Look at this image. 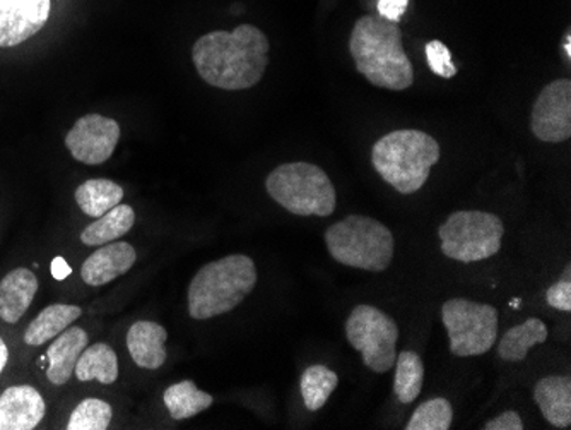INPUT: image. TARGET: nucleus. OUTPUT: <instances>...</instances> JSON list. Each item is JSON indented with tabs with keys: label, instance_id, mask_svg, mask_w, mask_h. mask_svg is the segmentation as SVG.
Wrapping results in <instances>:
<instances>
[{
	"label": "nucleus",
	"instance_id": "obj_36",
	"mask_svg": "<svg viewBox=\"0 0 571 430\" xmlns=\"http://www.w3.org/2000/svg\"><path fill=\"white\" fill-rule=\"evenodd\" d=\"M563 280H571V266L568 265L564 269Z\"/></svg>",
	"mask_w": 571,
	"mask_h": 430
},
{
	"label": "nucleus",
	"instance_id": "obj_22",
	"mask_svg": "<svg viewBox=\"0 0 571 430\" xmlns=\"http://www.w3.org/2000/svg\"><path fill=\"white\" fill-rule=\"evenodd\" d=\"M548 326L537 318H530L524 324L510 327L498 343L499 358L507 362H524L532 346L548 340Z\"/></svg>",
	"mask_w": 571,
	"mask_h": 430
},
{
	"label": "nucleus",
	"instance_id": "obj_28",
	"mask_svg": "<svg viewBox=\"0 0 571 430\" xmlns=\"http://www.w3.org/2000/svg\"><path fill=\"white\" fill-rule=\"evenodd\" d=\"M452 405L445 398H433L416 408L406 430H449L452 427Z\"/></svg>",
	"mask_w": 571,
	"mask_h": 430
},
{
	"label": "nucleus",
	"instance_id": "obj_5",
	"mask_svg": "<svg viewBox=\"0 0 571 430\" xmlns=\"http://www.w3.org/2000/svg\"><path fill=\"white\" fill-rule=\"evenodd\" d=\"M325 246L341 265L381 273L392 265L396 240L378 219L349 215L327 228Z\"/></svg>",
	"mask_w": 571,
	"mask_h": 430
},
{
	"label": "nucleus",
	"instance_id": "obj_30",
	"mask_svg": "<svg viewBox=\"0 0 571 430\" xmlns=\"http://www.w3.org/2000/svg\"><path fill=\"white\" fill-rule=\"evenodd\" d=\"M546 300L552 309L557 311L570 312L571 311V280H563L561 278L558 283L549 287L546 292Z\"/></svg>",
	"mask_w": 571,
	"mask_h": 430
},
{
	"label": "nucleus",
	"instance_id": "obj_37",
	"mask_svg": "<svg viewBox=\"0 0 571 430\" xmlns=\"http://www.w3.org/2000/svg\"><path fill=\"white\" fill-rule=\"evenodd\" d=\"M511 308H515V309L520 308V300H514V302H511Z\"/></svg>",
	"mask_w": 571,
	"mask_h": 430
},
{
	"label": "nucleus",
	"instance_id": "obj_33",
	"mask_svg": "<svg viewBox=\"0 0 571 430\" xmlns=\"http://www.w3.org/2000/svg\"><path fill=\"white\" fill-rule=\"evenodd\" d=\"M71 273H73V269L65 262L64 258H55L52 261V275H54L55 280H65Z\"/></svg>",
	"mask_w": 571,
	"mask_h": 430
},
{
	"label": "nucleus",
	"instance_id": "obj_12",
	"mask_svg": "<svg viewBox=\"0 0 571 430\" xmlns=\"http://www.w3.org/2000/svg\"><path fill=\"white\" fill-rule=\"evenodd\" d=\"M52 0H0V49L33 39L49 23Z\"/></svg>",
	"mask_w": 571,
	"mask_h": 430
},
{
	"label": "nucleus",
	"instance_id": "obj_23",
	"mask_svg": "<svg viewBox=\"0 0 571 430\" xmlns=\"http://www.w3.org/2000/svg\"><path fill=\"white\" fill-rule=\"evenodd\" d=\"M123 200V187L108 179H91L76 189V203L84 215L99 218L119 206Z\"/></svg>",
	"mask_w": 571,
	"mask_h": 430
},
{
	"label": "nucleus",
	"instance_id": "obj_34",
	"mask_svg": "<svg viewBox=\"0 0 571 430\" xmlns=\"http://www.w3.org/2000/svg\"><path fill=\"white\" fill-rule=\"evenodd\" d=\"M9 361V350L6 345L4 340L0 338V374L4 370L6 364Z\"/></svg>",
	"mask_w": 571,
	"mask_h": 430
},
{
	"label": "nucleus",
	"instance_id": "obj_11",
	"mask_svg": "<svg viewBox=\"0 0 571 430\" xmlns=\"http://www.w3.org/2000/svg\"><path fill=\"white\" fill-rule=\"evenodd\" d=\"M530 131L545 142H563L571 136V82L549 83L534 101Z\"/></svg>",
	"mask_w": 571,
	"mask_h": 430
},
{
	"label": "nucleus",
	"instance_id": "obj_13",
	"mask_svg": "<svg viewBox=\"0 0 571 430\" xmlns=\"http://www.w3.org/2000/svg\"><path fill=\"white\" fill-rule=\"evenodd\" d=\"M45 411V400L33 386H11L0 395V430H33Z\"/></svg>",
	"mask_w": 571,
	"mask_h": 430
},
{
	"label": "nucleus",
	"instance_id": "obj_9",
	"mask_svg": "<svg viewBox=\"0 0 571 430\" xmlns=\"http://www.w3.org/2000/svg\"><path fill=\"white\" fill-rule=\"evenodd\" d=\"M347 342L363 355L368 369L389 373L396 364L399 327L389 314L374 305H356L347 318Z\"/></svg>",
	"mask_w": 571,
	"mask_h": 430
},
{
	"label": "nucleus",
	"instance_id": "obj_20",
	"mask_svg": "<svg viewBox=\"0 0 571 430\" xmlns=\"http://www.w3.org/2000/svg\"><path fill=\"white\" fill-rule=\"evenodd\" d=\"M80 308L71 304H54L43 309L24 333V343L30 346L45 345L50 340L57 338L62 331L67 330L74 321L79 320Z\"/></svg>",
	"mask_w": 571,
	"mask_h": 430
},
{
	"label": "nucleus",
	"instance_id": "obj_17",
	"mask_svg": "<svg viewBox=\"0 0 571 430\" xmlns=\"http://www.w3.org/2000/svg\"><path fill=\"white\" fill-rule=\"evenodd\" d=\"M168 331L153 321H138L127 333V348L139 367L157 370L166 362Z\"/></svg>",
	"mask_w": 571,
	"mask_h": 430
},
{
	"label": "nucleus",
	"instance_id": "obj_29",
	"mask_svg": "<svg viewBox=\"0 0 571 430\" xmlns=\"http://www.w3.org/2000/svg\"><path fill=\"white\" fill-rule=\"evenodd\" d=\"M424 52H427L428 66L437 76L443 77V79H452L457 76V67L453 64L452 54L445 43L433 40L428 43Z\"/></svg>",
	"mask_w": 571,
	"mask_h": 430
},
{
	"label": "nucleus",
	"instance_id": "obj_7",
	"mask_svg": "<svg viewBox=\"0 0 571 430\" xmlns=\"http://www.w3.org/2000/svg\"><path fill=\"white\" fill-rule=\"evenodd\" d=\"M505 225L499 216L486 212H455L439 228L442 252L459 262L493 258L502 249Z\"/></svg>",
	"mask_w": 571,
	"mask_h": 430
},
{
	"label": "nucleus",
	"instance_id": "obj_16",
	"mask_svg": "<svg viewBox=\"0 0 571 430\" xmlns=\"http://www.w3.org/2000/svg\"><path fill=\"white\" fill-rule=\"evenodd\" d=\"M39 292V280L30 269H12L0 281V320L8 324L20 323Z\"/></svg>",
	"mask_w": 571,
	"mask_h": 430
},
{
	"label": "nucleus",
	"instance_id": "obj_27",
	"mask_svg": "<svg viewBox=\"0 0 571 430\" xmlns=\"http://www.w3.org/2000/svg\"><path fill=\"white\" fill-rule=\"evenodd\" d=\"M114 410L107 401L88 398L71 413L67 430H105L110 427Z\"/></svg>",
	"mask_w": 571,
	"mask_h": 430
},
{
	"label": "nucleus",
	"instance_id": "obj_19",
	"mask_svg": "<svg viewBox=\"0 0 571 430\" xmlns=\"http://www.w3.org/2000/svg\"><path fill=\"white\" fill-rule=\"evenodd\" d=\"M136 223V212L129 204H119L104 216L96 218L91 225L84 228L80 240L84 246L101 247L119 240L123 235L132 230Z\"/></svg>",
	"mask_w": 571,
	"mask_h": 430
},
{
	"label": "nucleus",
	"instance_id": "obj_1",
	"mask_svg": "<svg viewBox=\"0 0 571 430\" xmlns=\"http://www.w3.org/2000/svg\"><path fill=\"white\" fill-rule=\"evenodd\" d=\"M271 43L254 24L211 31L192 49V61L207 85L240 92L259 85L269 64Z\"/></svg>",
	"mask_w": 571,
	"mask_h": 430
},
{
	"label": "nucleus",
	"instance_id": "obj_18",
	"mask_svg": "<svg viewBox=\"0 0 571 430\" xmlns=\"http://www.w3.org/2000/svg\"><path fill=\"white\" fill-rule=\"evenodd\" d=\"M534 400L542 417L557 429L571 426V377H542L534 388Z\"/></svg>",
	"mask_w": 571,
	"mask_h": 430
},
{
	"label": "nucleus",
	"instance_id": "obj_8",
	"mask_svg": "<svg viewBox=\"0 0 571 430\" xmlns=\"http://www.w3.org/2000/svg\"><path fill=\"white\" fill-rule=\"evenodd\" d=\"M442 320L455 357H477L493 348L498 338V311L493 305L467 299L446 300Z\"/></svg>",
	"mask_w": 571,
	"mask_h": 430
},
{
	"label": "nucleus",
	"instance_id": "obj_2",
	"mask_svg": "<svg viewBox=\"0 0 571 430\" xmlns=\"http://www.w3.org/2000/svg\"><path fill=\"white\" fill-rule=\"evenodd\" d=\"M351 57L369 85L405 92L414 83V69L402 46L399 23L378 15H363L351 31Z\"/></svg>",
	"mask_w": 571,
	"mask_h": 430
},
{
	"label": "nucleus",
	"instance_id": "obj_3",
	"mask_svg": "<svg viewBox=\"0 0 571 430\" xmlns=\"http://www.w3.org/2000/svg\"><path fill=\"white\" fill-rule=\"evenodd\" d=\"M256 284V262L245 254L207 262L188 284V314L192 320L204 321L231 312Z\"/></svg>",
	"mask_w": 571,
	"mask_h": 430
},
{
	"label": "nucleus",
	"instance_id": "obj_21",
	"mask_svg": "<svg viewBox=\"0 0 571 430\" xmlns=\"http://www.w3.org/2000/svg\"><path fill=\"white\" fill-rule=\"evenodd\" d=\"M74 374L83 383L96 379L105 386L114 385L115 380L119 379V358L107 343L86 346L77 361Z\"/></svg>",
	"mask_w": 571,
	"mask_h": 430
},
{
	"label": "nucleus",
	"instance_id": "obj_26",
	"mask_svg": "<svg viewBox=\"0 0 571 430\" xmlns=\"http://www.w3.org/2000/svg\"><path fill=\"white\" fill-rule=\"evenodd\" d=\"M340 385V377L325 365H312L301 374L300 389L310 411L321 410Z\"/></svg>",
	"mask_w": 571,
	"mask_h": 430
},
{
	"label": "nucleus",
	"instance_id": "obj_6",
	"mask_svg": "<svg viewBox=\"0 0 571 430\" xmlns=\"http://www.w3.org/2000/svg\"><path fill=\"white\" fill-rule=\"evenodd\" d=\"M267 194L297 216H331L337 194L327 173L312 163L276 166L266 181Z\"/></svg>",
	"mask_w": 571,
	"mask_h": 430
},
{
	"label": "nucleus",
	"instance_id": "obj_35",
	"mask_svg": "<svg viewBox=\"0 0 571 430\" xmlns=\"http://www.w3.org/2000/svg\"><path fill=\"white\" fill-rule=\"evenodd\" d=\"M563 52L564 57H567V61H571V31L568 30L567 33H564V40H563Z\"/></svg>",
	"mask_w": 571,
	"mask_h": 430
},
{
	"label": "nucleus",
	"instance_id": "obj_4",
	"mask_svg": "<svg viewBox=\"0 0 571 430\" xmlns=\"http://www.w3.org/2000/svg\"><path fill=\"white\" fill-rule=\"evenodd\" d=\"M439 160V141L418 129L389 132L371 150V163L378 175L399 194L418 193Z\"/></svg>",
	"mask_w": 571,
	"mask_h": 430
},
{
	"label": "nucleus",
	"instance_id": "obj_32",
	"mask_svg": "<svg viewBox=\"0 0 571 430\" xmlns=\"http://www.w3.org/2000/svg\"><path fill=\"white\" fill-rule=\"evenodd\" d=\"M409 0H378V12L385 20L399 23L408 9Z\"/></svg>",
	"mask_w": 571,
	"mask_h": 430
},
{
	"label": "nucleus",
	"instance_id": "obj_31",
	"mask_svg": "<svg viewBox=\"0 0 571 430\" xmlns=\"http://www.w3.org/2000/svg\"><path fill=\"white\" fill-rule=\"evenodd\" d=\"M484 430H524L522 419L518 416L517 411H505L502 416L496 419L489 420L484 423Z\"/></svg>",
	"mask_w": 571,
	"mask_h": 430
},
{
	"label": "nucleus",
	"instance_id": "obj_24",
	"mask_svg": "<svg viewBox=\"0 0 571 430\" xmlns=\"http://www.w3.org/2000/svg\"><path fill=\"white\" fill-rule=\"evenodd\" d=\"M163 401L173 420H187L207 410L214 398L201 391L194 380H182L163 393Z\"/></svg>",
	"mask_w": 571,
	"mask_h": 430
},
{
	"label": "nucleus",
	"instance_id": "obj_25",
	"mask_svg": "<svg viewBox=\"0 0 571 430\" xmlns=\"http://www.w3.org/2000/svg\"><path fill=\"white\" fill-rule=\"evenodd\" d=\"M396 376H394V393L402 404H412L421 395L424 383V365L412 350L400 352L396 358Z\"/></svg>",
	"mask_w": 571,
	"mask_h": 430
},
{
	"label": "nucleus",
	"instance_id": "obj_14",
	"mask_svg": "<svg viewBox=\"0 0 571 430\" xmlns=\"http://www.w3.org/2000/svg\"><path fill=\"white\" fill-rule=\"evenodd\" d=\"M138 261V252L130 244L110 243L101 246L83 262L80 278L89 287H104L122 277Z\"/></svg>",
	"mask_w": 571,
	"mask_h": 430
},
{
	"label": "nucleus",
	"instance_id": "obj_10",
	"mask_svg": "<svg viewBox=\"0 0 571 430\" xmlns=\"http://www.w3.org/2000/svg\"><path fill=\"white\" fill-rule=\"evenodd\" d=\"M120 126L117 120L99 114L80 117L69 135L65 136V147L84 165H101L108 162L119 144Z\"/></svg>",
	"mask_w": 571,
	"mask_h": 430
},
{
	"label": "nucleus",
	"instance_id": "obj_15",
	"mask_svg": "<svg viewBox=\"0 0 571 430\" xmlns=\"http://www.w3.org/2000/svg\"><path fill=\"white\" fill-rule=\"evenodd\" d=\"M88 333L83 327H67L62 331L54 343L46 350L49 370L46 377L54 386H64L69 383L76 370L77 361L84 348L88 346Z\"/></svg>",
	"mask_w": 571,
	"mask_h": 430
}]
</instances>
